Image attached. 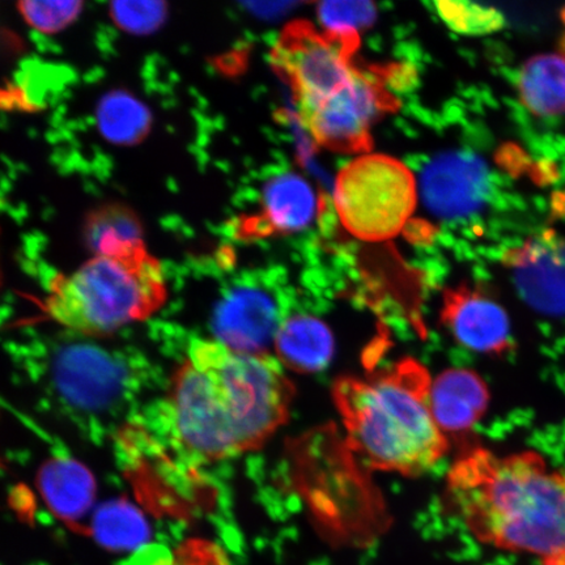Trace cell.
I'll use <instances>...</instances> for the list:
<instances>
[{"instance_id":"cell-1","label":"cell","mask_w":565,"mask_h":565,"mask_svg":"<svg viewBox=\"0 0 565 565\" xmlns=\"http://www.w3.org/2000/svg\"><path fill=\"white\" fill-rule=\"evenodd\" d=\"M294 398L277 358L194 339L172 374L166 416L190 463H212L263 448L287 423Z\"/></svg>"},{"instance_id":"cell-2","label":"cell","mask_w":565,"mask_h":565,"mask_svg":"<svg viewBox=\"0 0 565 565\" xmlns=\"http://www.w3.org/2000/svg\"><path fill=\"white\" fill-rule=\"evenodd\" d=\"M450 511L483 545L565 565V471L535 450L469 445L445 484Z\"/></svg>"},{"instance_id":"cell-3","label":"cell","mask_w":565,"mask_h":565,"mask_svg":"<svg viewBox=\"0 0 565 565\" xmlns=\"http://www.w3.org/2000/svg\"><path fill=\"white\" fill-rule=\"evenodd\" d=\"M433 377L404 358L369 377H342L334 401L350 447L374 470L418 477L447 455L449 439L430 408Z\"/></svg>"},{"instance_id":"cell-4","label":"cell","mask_w":565,"mask_h":565,"mask_svg":"<svg viewBox=\"0 0 565 565\" xmlns=\"http://www.w3.org/2000/svg\"><path fill=\"white\" fill-rule=\"evenodd\" d=\"M168 300L161 264L147 246L124 256H98L70 275H56L44 310L86 337H106L157 315Z\"/></svg>"},{"instance_id":"cell-5","label":"cell","mask_w":565,"mask_h":565,"mask_svg":"<svg viewBox=\"0 0 565 565\" xmlns=\"http://www.w3.org/2000/svg\"><path fill=\"white\" fill-rule=\"evenodd\" d=\"M416 182L409 169L385 154H365L338 174L335 206L351 235L364 242L397 236L416 206Z\"/></svg>"},{"instance_id":"cell-6","label":"cell","mask_w":565,"mask_h":565,"mask_svg":"<svg viewBox=\"0 0 565 565\" xmlns=\"http://www.w3.org/2000/svg\"><path fill=\"white\" fill-rule=\"evenodd\" d=\"M358 45V34L318 32L307 21L286 28L273 49V66L291 86L299 111L350 86L359 71L352 66Z\"/></svg>"},{"instance_id":"cell-7","label":"cell","mask_w":565,"mask_h":565,"mask_svg":"<svg viewBox=\"0 0 565 565\" xmlns=\"http://www.w3.org/2000/svg\"><path fill=\"white\" fill-rule=\"evenodd\" d=\"M47 376L68 407L89 416L119 412L137 387L132 366L124 356L84 342L55 345Z\"/></svg>"},{"instance_id":"cell-8","label":"cell","mask_w":565,"mask_h":565,"mask_svg":"<svg viewBox=\"0 0 565 565\" xmlns=\"http://www.w3.org/2000/svg\"><path fill=\"white\" fill-rule=\"evenodd\" d=\"M391 106V97L381 84L358 71L341 94L300 111V116L318 145L339 152H363L372 146L374 119Z\"/></svg>"},{"instance_id":"cell-9","label":"cell","mask_w":565,"mask_h":565,"mask_svg":"<svg viewBox=\"0 0 565 565\" xmlns=\"http://www.w3.org/2000/svg\"><path fill=\"white\" fill-rule=\"evenodd\" d=\"M440 322L459 348L480 355L503 358L515 349L510 316L483 287L461 285L447 289Z\"/></svg>"},{"instance_id":"cell-10","label":"cell","mask_w":565,"mask_h":565,"mask_svg":"<svg viewBox=\"0 0 565 565\" xmlns=\"http://www.w3.org/2000/svg\"><path fill=\"white\" fill-rule=\"evenodd\" d=\"M503 264L512 275L515 291L536 313L565 317V237L542 231L513 249Z\"/></svg>"},{"instance_id":"cell-11","label":"cell","mask_w":565,"mask_h":565,"mask_svg":"<svg viewBox=\"0 0 565 565\" xmlns=\"http://www.w3.org/2000/svg\"><path fill=\"white\" fill-rule=\"evenodd\" d=\"M491 173L477 154L455 151L428 162L420 175V194L434 215L456 221L475 215L491 194Z\"/></svg>"},{"instance_id":"cell-12","label":"cell","mask_w":565,"mask_h":565,"mask_svg":"<svg viewBox=\"0 0 565 565\" xmlns=\"http://www.w3.org/2000/svg\"><path fill=\"white\" fill-rule=\"evenodd\" d=\"M282 321L279 303L270 292L256 285H243L232 288L217 303L211 328L215 341L225 348L263 355Z\"/></svg>"},{"instance_id":"cell-13","label":"cell","mask_w":565,"mask_h":565,"mask_svg":"<svg viewBox=\"0 0 565 565\" xmlns=\"http://www.w3.org/2000/svg\"><path fill=\"white\" fill-rule=\"evenodd\" d=\"M491 401L484 380L468 369L444 371L430 386V408L443 434L448 437L469 435L483 419Z\"/></svg>"},{"instance_id":"cell-14","label":"cell","mask_w":565,"mask_h":565,"mask_svg":"<svg viewBox=\"0 0 565 565\" xmlns=\"http://www.w3.org/2000/svg\"><path fill=\"white\" fill-rule=\"evenodd\" d=\"M318 201L312 186L295 173L274 177L266 183L263 212L244 231L249 235L301 231L313 222Z\"/></svg>"},{"instance_id":"cell-15","label":"cell","mask_w":565,"mask_h":565,"mask_svg":"<svg viewBox=\"0 0 565 565\" xmlns=\"http://www.w3.org/2000/svg\"><path fill=\"white\" fill-rule=\"evenodd\" d=\"M275 355L282 369L320 372L334 355V337L328 324L309 315L286 317L274 338Z\"/></svg>"},{"instance_id":"cell-16","label":"cell","mask_w":565,"mask_h":565,"mask_svg":"<svg viewBox=\"0 0 565 565\" xmlns=\"http://www.w3.org/2000/svg\"><path fill=\"white\" fill-rule=\"evenodd\" d=\"M38 486L46 505L68 524L79 521L94 505L95 477L75 459H49L39 472Z\"/></svg>"},{"instance_id":"cell-17","label":"cell","mask_w":565,"mask_h":565,"mask_svg":"<svg viewBox=\"0 0 565 565\" xmlns=\"http://www.w3.org/2000/svg\"><path fill=\"white\" fill-rule=\"evenodd\" d=\"M84 244L98 256H124L146 247L145 225L138 212L122 202H106L84 218Z\"/></svg>"},{"instance_id":"cell-18","label":"cell","mask_w":565,"mask_h":565,"mask_svg":"<svg viewBox=\"0 0 565 565\" xmlns=\"http://www.w3.org/2000/svg\"><path fill=\"white\" fill-rule=\"evenodd\" d=\"M519 90L522 104L540 117L565 113V55L541 54L521 70Z\"/></svg>"},{"instance_id":"cell-19","label":"cell","mask_w":565,"mask_h":565,"mask_svg":"<svg viewBox=\"0 0 565 565\" xmlns=\"http://www.w3.org/2000/svg\"><path fill=\"white\" fill-rule=\"evenodd\" d=\"M102 136L119 147L138 146L150 136L152 115L145 103L125 89L108 92L96 109Z\"/></svg>"},{"instance_id":"cell-20","label":"cell","mask_w":565,"mask_h":565,"mask_svg":"<svg viewBox=\"0 0 565 565\" xmlns=\"http://www.w3.org/2000/svg\"><path fill=\"white\" fill-rule=\"evenodd\" d=\"M92 534L106 548L127 551L143 546L150 539V527L136 505L125 499H117L98 508Z\"/></svg>"},{"instance_id":"cell-21","label":"cell","mask_w":565,"mask_h":565,"mask_svg":"<svg viewBox=\"0 0 565 565\" xmlns=\"http://www.w3.org/2000/svg\"><path fill=\"white\" fill-rule=\"evenodd\" d=\"M437 15L451 31L468 35L498 32L504 26V17L492 7L471 2H435Z\"/></svg>"},{"instance_id":"cell-22","label":"cell","mask_w":565,"mask_h":565,"mask_svg":"<svg viewBox=\"0 0 565 565\" xmlns=\"http://www.w3.org/2000/svg\"><path fill=\"white\" fill-rule=\"evenodd\" d=\"M169 6L166 2H115L109 15L119 30L147 35L158 32L166 24Z\"/></svg>"},{"instance_id":"cell-23","label":"cell","mask_w":565,"mask_h":565,"mask_svg":"<svg viewBox=\"0 0 565 565\" xmlns=\"http://www.w3.org/2000/svg\"><path fill=\"white\" fill-rule=\"evenodd\" d=\"M317 12L327 32L338 34H358L373 23L377 13L371 2H323Z\"/></svg>"},{"instance_id":"cell-24","label":"cell","mask_w":565,"mask_h":565,"mask_svg":"<svg viewBox=\"0 0 565 565\" xmlns=\"http://www.w3.org/2000/svg\"><path fill=\"white\" fill-rule=\"evenodd\" d=\"M83 2H20V15L33 30L41 33H58L79 18Z\"/></svg>"},{"instance_id":"cell-25","label":"cell","mask_w":565,"mask_h":565,"mask_svg":"<svg viewBox=\"0 0 565 565\" xmlns=\"http://www.w3.org/2000/svg\"><path fill=\"white\" fill-rule=\"evenodd\" d=\"M140 565H227V561L216 545L206 541H189L174 554L150 555Z\"/></svg>"},{"instance_id":"cell-26","label":"cell","mask_w":565,"mask_h":565,"mask_svg":"<svg viewBox=\"0 0 565 565\" xmlns=\"http://www.w3.org/2000/svg\"><path fill=\"white\" fill-rule=\"evenodd\" d=\"M253 12L259 13L260 17L274 18L281 15L286 9L294 7L292 3H249L247 4Z\"/></svg>"},{"instance_id":"cell-27","label":"cell","mask_w":565,"mask_h":565,"mask_svg":"<svg viewBox=\"0 0 565 565\" xmlns=\"http://www.w3.org/2000/svg\"><path fill=\"white\" fill-rule=\"evenodd\" d=\"M562 21H563V25H564V32H563L562 40H561V49H562L563 54L565 55V9H563V11H562Z\"/></svg>"}]
</instances>
